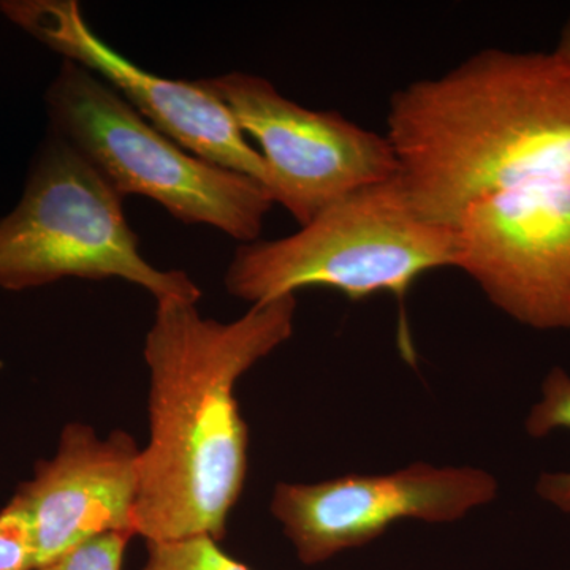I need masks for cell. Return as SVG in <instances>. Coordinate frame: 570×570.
<instances>
[{"instance_id": "obj_1", "label": "cell", "mask_w": 570, "mask_h": 570, "mask_svg": "<svg viewBox=\"0 0 570 570\" xmlns=\"http://www.w3.org/2000/svg\"><path fill=\"white\" fill-rule=\"evenodd\" d=\"M295 313V295L257 303L232 322L204 317L186 299H157L145 340L149 438L138 459L135 535L224 538L247 472L235 387L291 340Z\"/></svg>"}, {"instance_id": "obj_2", "label": "cell", "mask_w": 570, "mask_h": 570, "mask_svg": "<svg viewBox=\"0 0 570 570\" xmlns=\"http://www.w3.org/2000/svg\"><path fill=\"white\" fill-rule=\"evenodd\" d=\"M456 264L455 232L425 223L397 175L347 195L294 235L239 246L225 288L253 305L313 287L352 302L379 292L404 302L420 276Z\"/></svg>"}, {"instance_id": "obj_3", "label": "cell", "mask_w": 570, "mask_h": 570, "mask_svg": "<svg viewBox=\"0 0 570 570\" xmlns=\"http://www.w3.org/2000/svg\"><path fill=\"white\" fill-rule=\"evenodd\" d=\"M124 197L58 134L41 145L20 204L0 217V288L20 292L66 277H118L154 298L198 303L187 273L156 268L124 213Z\"/></svg>"}, {"instance_id": "obj_4", "label": "cell", "mask_w": 570, "mask_h": 570, "mask_svg": "<svg viewBox=\"0 0 570 570\" xmlns=\"http://www.w3.org/2000/svg\"><path fill=\"white\" fill-rule=\"evenodd\" d=\"M45 99L51 132L122 197L151 198L179 223L208 225L242 245L257 242L275 205L261 183L186 151L78 63L62 62Z\"/></svg>"}, {"instance_id": "obj_5", "label": "cell", "mask_w": 570, "mask_h": 570, "mask_svg": "<svg viewBox=\"0 0 570 570\" xmlns=\"http://www.w3.org/2000/svg\"><path fill=\"white\" fill-rule=\"evenodd\" d=\"M456 268L520 324L570 330V140L521 165L455 227Z\"/></svg>"}, {"instance_id": "obj_6", "label": "cell", "mask_w": 570, "mask_h": 570, "mask_svg": "<svg viewBox=\"0 0 570 570\" xmlns=\"http://www.w3.org/2000/svg\"><path fill=\"white\" fill-rule=\"evenodd\" d=\"M198 85L258 142L273 204L284 206L302 227L347 195L400 175L387 137L335 111L292 102L265 78L232 71Z\"/></svg>"}, {"instance_id": "obj_7", "label": "cell", "mask_w": 570, "mask_h": 570, "mask_svg": "<svg viewBox=\"0 0 570 570\" xmlns=\"http://www.w3.org/2000/svg\"><path fill=\"white\" fill-rule=\"evenodd\" d=\"M498 483L474 468L412 464L389 475H343L318 483H279L272 512L299 560L317 564L365 546L404 519L442 523L490 504Z\"/></svg>"}, {"instance_id": "obj_8", "label": "cell", "mask_w": 570, "mask_h": 570, "mask_svg": "<svg viewBox=\"0 0 570 570\" xmlns=\"http://www.w3.org/2000/svg\"><path fill=\"white\" fill-rule=\"evenodd\" d=\"M0 10L63 61L78 63L107 82L186 151L249 176L266 189L264 157L246 140L224 102L198 81L167 80L135 66L94 33L77 0H11L0 3Z\"/></svg>"}, {"instance_id": "obj_9", "label": "cell", "mask_w": 570, "mask_h": 570, "mask_svg": "<svg viewBox=\"0 0 570 570\" xmlns=\"http://www.w3.org/2000/svg\"><path fill=\"white\" fill-rule=\"evenodd\" d=\"M138 459L140 449L126 431L100 438L86 423L63 428L55 456L37 463L13 497L31 521L37 569L97 535H135Z\"/></svg>"}, {"instance_id": "obj_10", "label": "cell", "mask_w": 570, "mask_h": 570, "mask_svg": "<svg viewBox=\"0 0 570 570\" xmlns=\"http://www.w3.org/2000/svg\"><path fill=\"white\" fill-rule=\"evenodd\" d=\"M554 430H570V376L560 366L543 379L542 396L527 419V431L532 438L547 436ZM538 493L543 501L570 515V472L543 474Z\"/></svg>"}, {"instance_id": "obj_11", "label": "cell", "mask_w": 570, "mask_h": 570, "mask_svg": "<svg viewBox=\"0 0 570 570\" xmlns=\"http://www.w3.org/2000/svg\"><path fill=\"white\" fill-rule=\"evenodd\" d=\"M148 543L141 570H250L209 535Z\"/></svg>"}, {"instance_id": "obj_12", "label": "cell", "mask_w": 570, "mask_h": 570, "mask_svg": "<svg viewBox=\"0 0 570 570\" xmlns=\"http://www.w3.org/2000/svg\"><path fill=\"white\" fill-rule=\"evenodd\" d=\"M132 538V532H107L36 570H122L124 554Z\"/></svg>"}, {"instance_id": "obj_13", "label": "cell", "mask_w": 570, "mask_h": 570, "mask_svg": "<svg viewBox=\"0 0 570 570\" xmlns=\"http://www.w3.org/2000/svg\"><path fill=\"white\" fill-rule=\"evenodd\" d=\"M37 551L31 521L11 498L0 510V570H36Z\"/></svg>"}, {"instance_id": "obj_14", "label": "cell", "mask_w": 570, "mask_h": 570, "mask_svg": "<svg viewBox=\"0 0 570 570\" xmlns=\"http://www.w3.org/2000/svg\"><path fill=\"white\" fill-rule=\"evenodd\" d=\"M554 56L570 70V20L564 31H562L560 45H558V50L554 51Z\"/></svg>"}]
</instances>
